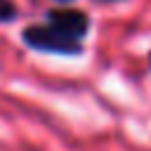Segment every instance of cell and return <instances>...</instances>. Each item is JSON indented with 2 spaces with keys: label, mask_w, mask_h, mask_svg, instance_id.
<instances>
[{
  "label": "cell",
  "mask_w": 151,
  "mask_h": 151,
  "mask_svg": "<svg viewBox=\"0 0 151 151\" xmlns=\"http://www.w3.org/2000/svg\"><path fill=\"white\" fill-rule=\"evenodd\" d=\"M21 40H24L26 47H31L35 52H45V54H61V57H80L83 54L80 40H73V38L64 35L61 31H57L50 24L26 26L21 31Z\"/></svg>",
  "instance_id": "1"
},
{
  "label": "cell",
  "mask_w": 151,
  "mask_h": 151,
  "mask_svg": "<svg viewBox=\"0 0 151 151\" xmlns=\"http://www.w3.org/2000/svg\"><path fill=\"white\" fill-rule=\"evenodd\" d=\"M45 19L50 26H54L73 40H83L90 33V17L76 7H52L45 12Z\"/></svg>",
  "instance_id": "2"
},
{
  "label": "cell",
  "mask_w": 151,
  "mask_h": 151,
  "mask_svg": "<svg viewBox=\"0 0 151 151\" xmlns=\"http://www.w3.org/2000/svg\"><path fill=\"white\" fill-rule=\"evenodd\" d=\"M19 17V9L12 0H0V24H9Z\"/></svg>",
  "instance_id": "3"
},
{
  "label": "cell",
  "mask_w": 151,
  "mask_h": 151,
  "mask_svg": "<svg viewBox=\"0 0 151 151\" xmlns=\"http://www.w3.org/2000/svg\"><path fill=\"white\" fill-rule=\"evenodd\" d=\"M97 2H123V0H97Z\"/></svg>",
  "instance_id": "4"
},
{
  "label": "cell",
  "mask_w": 151,
  "mask_h": 151,
  "mask_svg": "<svg viewBox=\"0 0 151 151\" xmlns=\"http://www.w3.org/2000/svg\"><path fill=\"white\" fill-rule=\"evenodd\" d=\"M54 2H73V0H54Z\"/></svg>",
  "instance_id": "5"
},
{
  "label": "cell",
  "mask_w": 151,
  "mask_h": 151,
  "mask_svg": "<svg viewBox=\"0 0 151 151\" xmlns=\"http://www.w3.org/2000/svg\"><path fill=\"white\" fill-rule=\"evenodd\" d=\"M149 66H151V54H149Z\"/></svg>",
  "instance_id": "6"
}]
</instances>
